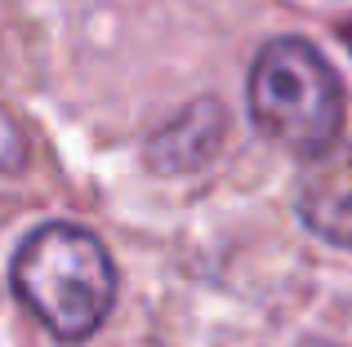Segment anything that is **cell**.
<instances>
[{
	"instance_id": "3",
	"label": "cell",
	"mask_w": 352,
	"mask_h": 347,
	"mask_svg": "<svg viewBox=\"0 0 352 347\" xmlns=\"http://www.w3.org/2000/svg\"><path fill=\"white\" fill-rule=\"evenodd\" d=\"M223 130H228L223 103L197 98L188 112H179L152 143H147V165L156 174H183V169L206 165L219 152V143H223Z\"/></svg>"
},
{
	"instance_id": "1",
	"label": "cell",
	"mask_w": 352,
	"mask_h": 347,
	"mask_svg": "<svg viewBox=\"0 0 352 347\" xmlns=\"http://www.w3.org/2000/svg\"><path fill=\"white\" fill-rule=\"evenodd\" d=\"M14 294L63 343H80L107 321L116 303V267L94 232L76 223H45L18 245Z\"/></svg>"
},
{
	"instance_id": "7",
	"label": "cell",
	"mask_w": 352,
	"mask_h": 347,
	"mask_svg": "<svg viewBox=\"0 0 352 347\" xmlns=\"http://www.w3.org/2000/svg\"><path fill=\"white\" fill-rule=\"evenodd\" d=\"M303 347H330V343H317V339H312V343H303Z\"/></svg>"
},
{
	"instance_id": "4",
	"label": "cell",
	"mask_w": 352,
	"mask_h": 347,
	"mask_svg": "<svg viewBox=\"0 0 352 347\" xmlns=\"http://www.w3.org/2000/svg\"><path fill=\"white\" fill-rule=\"evenodd\" d=\"M303 218H308L321 236L352 245V191H326V196L308 191V196H303Z\"/></svg>"
},
{
	"instance_id": "6",
	"label": "cell",
	"mask_w": 352,
	"mask_h": 347,
	"mask_svg": "<svg viewBox=\"0 0 352 347\" xmlns=\"http://www.w3.org/2000/svg\"><path fill=\"white\" fill-rule=\"evenodd\" d=\"M344 40H348V49H352V23L344 27Z\"/></svg>"
},
{
	"instance_id": "5",
	"label": "cell",
	"mask_w": 352,
	"mask_h": 347,
	"mask_svg": "<svg viewBox=\"0 0 352 347\" xmlns=\"http://www.w3.org/2000/svg\"><path fill=\"white\" fill-rule=\"evenodd\" d=\"M23 165V130L14 125V116L0 112V169Z\"/></svg>"
},
{
	"instance_id": "2",
	"label": "cell",
	"mask_w": 352,
	"mask_h": 347,
	"mask_svg": "<svg viewBox=\"0 0 352 347\" xmlns=\"http://www.w3.org/2000/svg\"><path fill=\"white\" fill-rule=\"evenodd\" d=\"M250 121L294 156H326L344 130V85L303 36H276L250 62Z\"/></svg>"
}]
</instances>
